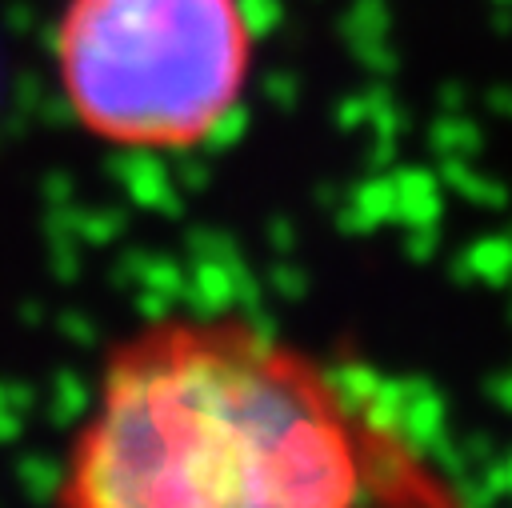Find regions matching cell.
<instances>
[{
    "mask_svg": "<svg viewBox=\"0 0 512 508\" xmlns=\"http://www.w3.org/2000/svg\"><path fill=\"white\" fill-rule=\"evenodd\" d=\"M448 496L324 364L236 316H164L116 344L56 488L72 508H344Z\"/></svg>",
    "mask_w": 512,
    "mask_h": 508,
    "instance_id": "obj_1",
    "label": "cell"
},
{
    "mask_svg": "<svg viewBox=\"0 0 512 508\" xmlns=\"http://www.w3.org/2000/svg\"><path fill=\"white\" fill-rule=\"evenodd\" d=\"M60 92L116 148H196L236 112L252 72L240 0H64Z\"/></svg>",
    "mask_w": 512,
    "mask_h": 508,
    "instance_id": "obj_2",
    "label": "cell"
}]
</instances>
